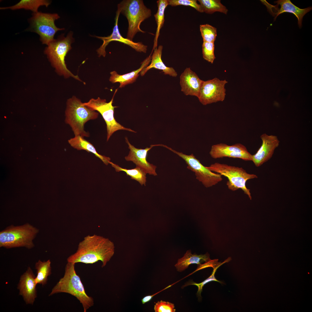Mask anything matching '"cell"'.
I'll return each mask as SVG.
<instances>
[{
  "label": "cell",
  "instance_id": "obj_1",
  "mask_svg": "<svg viewBox=\"0 0 312 312\" xmlns=\"http://www.w3.org/2000/svg\"><path fill=\"white\" fill-rule=\"evenodd\" d=\"M114 243L109 239L94 234L85 237L78 245L75 253L67 259L68 262L93 264L99 261L102 267L107 265L115 252Z\"/></svg>",
  "mask_w": 312,
  "mask_h": 312
},
{
  "label": "cell",
  "instance_id": "obj_2",
  "mask_svg": "<svg viewBox=\"0 0 312 312\" xmlns=\"http://www.w3.org/2000/svg\"><path fill=\"white\" fill-rule=\"evenodd\" d=\"M75 264L68 262L64 276L52 289L49 296L60 293L69 294L76 297L81 304L84 312L93 306V298L86 293L79 276L76 273Z\"/></svg>",
  "mask_w": 312,
  "mask_h": 312
},
{
  "label": "cell",
  "instance_id": "obj_3",
  "mask_svg": "<svg viewBox=\"0 0 312 312\" xmlns=\"http://www.w3.org/2000/svg\"><path fill=\"white\" fill-rule=\"evenodd\" d=\"M73 33L70 31L66 37L64 34L58 36L50 42L44 51L52 66L60 75L68 78L72 77L81 81H82L78 76L73 75L67 68L65 57L72 49L71 44L74 41Z\"/></svg>",
  "mask_w": 312,
  "mask_h": 312
},
{
  "label": "cell",
  "instance_id": "obj_4",
  "mask_svg": "<svg viewBox=\"0 0 312 312\" xmlns=\"http://www.w3.org/2000/svg\"><path fill=\"white\" fill-rule=\"evenodd\" d=\"M66 122L72 128L75 136L89 137V133L84 130L85 124L90 120L97 118L98 113L83 104L75 96L68 99L66 110Z\"/></svg>",
  "mask_w": 312,
  "mask_h": 312
},
{
  "label": "cell",
  "instance_id": "obj_5",
  "mask_svg": "<svg viewBox=\"0 0 312 312\" xmlns=\"http://www.w3.org/2000/svg\"><path fill=\"white\" fill-rule=\"evenodd\" d=\"M39 230L28 223L14 226L11 225L0 232V247L6 248L25 247L33 248V240Z\"/></svg>",
  "mask_w": 312,
  "mask_h": 312
},
{
  "label": "cell",
  "instance_id": "obj_6",
  "mask_svg": "<svg viewBox=\"0 0 312 312\" xmlns=\"http://www.w3.org/2000/svg\"><path fill=\"white\" fill-rule=\"evenodd\" d=\"M117 10L127 18L128 27L127 38L132 40L138 32L145 31L140 28L141 23L151 15V10L142 0H124L118 4Z\"/></svg>",
  "mask_w": 312,
  "mask_h": 312
},
{
  "label": "cell",
  "instance_id": "obj_7",
  "mask_svg": "<svg viewBox=\"0 0 312 312\" xmlns=\"http://www.w3.org/2000/svg\"><path fill=\"white\" fill-rule=\"evenodd\" d=\"M206 167L212 172L227 177L228 181L226 185L229 189L235 191L241 189L251 200L250 190L246 187V183L249 179L257 178L258 177L256 175L248 173L242 167L217 162Z\"/></svg>",
  "mask_w": 312,
  "mask_h": 312
},
{
  "label": "cell",
  "instance_id": "obj_8",
  "mask_svg": "<svg viewBox=\"0 0 312 312\" xmlns=\"http://www.w3.org/2000/svg\"><path fill=\"white\" fill-rule=\"evenodd\" d=\"M60 18L56 13H49L38 12L33 13L30 18L31 29L40 37L42 44L47 45L54 39L55 33L58 31L63 30L55 25V21Z\"/></svg>",
  "mask_w": 312,
  "mask_h": 312
},
{
  "label": "cell",
  "instance_id": "obj_9",
  "mask_svg": "<svg viewBox=\"0 0 312 312\" xmlns=\"http://www.w3.org/2000/svg\"><path fill=\"white\" fill-rule=\"evenodd\" d=\"M117 91H115L113 96L110 102H106L105 99L99 97L96 99H91L88 102L83 103V104L92 109L98 111L102 116L106 125L107 130V139L108 141L112 134L119 130H125L136 133L131 129L125 127L118 122L114 116V109L117 107L112 105L114 96Z\"/></svg>",
  "mask_w": 312,
  "mask_h": 312
},
{
  "label": "cell",
  "instance_id": "obj_10",
  "mask_svg": "<svg viewBox=\"0 0 312 312\" xmlns=\"http://www.w3.org/2000/svg\"><path fill=\"white\" fill-rule=\"evenodd\" d=\"M162 145V146L168 149L183 159L187 165V168L195 173L196 179L205 187H211L222 180L221 174L214 173L209 170L193 154L187 155L177 151L166 145Z\"/></svg>",
  "mask_w": 312,
  "mask_h": 312
},
{
  "label": "cell",
  "instance_id": "obj_11",
  "mask_svg": "<svg viewBox=\"0 0 312 312\" xmlns=\"http://www.w3.org/2000/svg\"><path fill=\"white\" fill-rule=\"evenodd\" d=\"M226 80H220L217 78L203 81L199 96L200 102L206 105L219 101H223L226 96Z\"/></svg>",
  "mask_w": 312,
  "mask_h": 312
},
{
  "label": "cell",
  "instance_id": "obj_12",
  "mask_svg": "<svg viewBox=\"0 0 312 312\" xmlns=\"http://www.w3.org/2000/svg\"><path fill=\"white\" fill-rule=\"evenodd\" d=\"M120 13V12L117 10L116 12L114 26L112 32L110 35L106 37L94 36L102 40L103 42L102 44L96 50L99 57L101 56L105 57L106 55V47L110 42L112 41H117L123 43L131 47L138 52L144 53L146 52L147 46L144 45L141 42H134L127 38H124L121 35L118 25V20Z\"/></svg>",
  "mask_w": 312,
  "mask_h": 312
},
{
  "label": "cell",
  "instance_id": "obj_13",
  "mask_svg": "<svg viewBox=\"0 0 312 312\" xmlns=\"http://www.w3.org/2000/svg\"><path fill=\"white\" fill-rule=\"evenodd\" d=\"M209 153L211 157L214 159L228 157L239 158L246 161L252 160V155L245 146L239 143L231 145L223 143L213 145Z\"/></svg>",
  "mask_w": 312,
  "mask_h": 312
},
{
  "label": "cell",
  "instance_id": "obj_14",
  "mask_svg": "<svg viewBox=\"0 0 312 312\" xmlns=\"http://www.w3.org/2000/svg\"><path fill=\"white\" fill-rule=\"evenodd\" d=\"M262 3L265 5L267 11L273 16L275 20L280 14L284 12L293 14L297 17L298 24L299 27L302 26L303 18L304 15L312 9L310 7L304 9H301L293 4L290 0H279L275 1L276 5L269 3L266 0H260Z\"/></svg>",
  "mask_w": 312,
  "mask_h": 312
},
{
  "label": "cell",
  "instance_id": "obj_15",
  "mask_svg": "<svg viewBox=\"0 0 312 312\" xmlns=\"http://www.w3.org/2000/svg\"><path fill=\"white\" fill-rule=\"evenodd\" d=\"M125 140L130 150L129 154L125 158V160L127 161H132L136 165V166L141 168L146 174L154 176L157 175L156 172L157 166L148 162L146 160V157L148 151L154 146H159V144L152 145L150 147H146L144 149H139L131 144L127 137L125 138Z\"/></svg>",
  "mask_w": 312,
  "mask_h": 312
},
{
  "label": "cell",
  "instance_id": "obj_16",
  "mask_svg": "<svg viewBox=\"0 0 312 312\" xmlns=\"http://www.w3.org/2000/svg\"><path fill=\"white\" fill-rule=\"evenodd\" d=\"M260 138L261 145L256 153L252 155V161L257 167L261 166L272 157L280 142L277 136L274 135L265 133L261 135Z\"/></svg>",
  "mask_w": 312,
  "mask_h": 312
},
{
  "label": "cell",
  "instance_id": "obj_17",
  "mask_svg": "<svg viewBox=\"0 0 312 312\" xmlns=\"http://www.w3.org/2000/svg\"><path fill=\"white\" fill-rule=\"evenodd\" d=\"M34 274L30 267L21 276L18 285L19 294L27 304L32 305L37 297V285Z\"/></svg>",
  "mask_w": 312,
  "mask_h": 312
},
{
  "label": "cell",
  "instance_id": "obj_18",
  "mask_svg": "<svg viewBox=\"0 0 312 312\" xmlns=\"http://www.w3.org/2000/svg\"><path fill=\"white\" fill-rule=\"evenodd\" d=\"M180 79L181 91L185 95L198 98L203 81L190 68L185 69L181 74Z\"/></svg>",
  "mask_w": 312,
  "mask_h": 312
},
{
  "label": "cell",
  "instance_id": "obj_19",
  "mask_svg": "<svg viewBox=\"0 0 312 312\" xmlns=\"http://www.w3.org/2000/svg\"><path fill=\"white\" fill-rule=\"evenodd\" d=\"M152 53L151 52L149 56L142 62L140 67L137 70L122 75L118 74L115 71L111 72L109 81L113 83L119 82L120 88L134 82L139 76V73L148 66L151 62Z\"/></svg>",
  "mask_w": 312,
  "mask_h": 312
},
{
  "label": "cell",
  "instance_id": "obj_20",
  "mask_svg": "<svg viewBox=\"0 0 312 312\" xmlns=\"http://www.w3.org/2000/svg\"><path fill=\"white\" fill-rule=\"evenodd\" d=\"M163 48L162 45H160L158 47L154 49L151 56V63L140 72L142 76L144 75L148 70L154 68L162 70L165 75H168L173 77L177 76V73L174 68L171 67L167 66L162 60Z\"/></svg>",
  "mask_w": 312,
  "mask_h": 312
},
{
  "label": "cell",
  "instance_id": "obj_21",
  "mask_svg": "<svg viewBox=\"0 0 312 312\" xmlns=\"http://www.w3.org/2000/svg\"><path fill=\"white\" fill-rule=\"evenodd\" d=\"M68 142L71 146L77 150H84L94 154L106 165H108L110 161L109 157L98 153L93 145L80 135L75 136L74 138L69 139Z\"/></svg>",
  "mask_w": 312,
  "mask_h": 312
},
{
  "label": "cell",
  "instance_id": "obj_22",
  "mask_svg": "<svg viewBox=\"0 0 312 312\" xmlns=\"http://www.w3.org/2000/svg\"><path fill=\"white\" fill-rule=\"evenodd\" d=\"M210 260L209 255L208 253L204 255L192 254L191 250H189L182 257L178 259L175 266L178 271L181 272L187 268L191 264H196L198 265L202 263L207 262Z\"/></svg>",
  "mask_w": 312,
  "mask_h": 312
},
{
  "label": "cell",
  "instance_id": "obj_23",
  "mask_svg": "<svg viewBox=\"0 0 312 312\" xmlns=\"http://www.w3.org/2000/svg\"><path fill=\"white\" fill-rule=\"evenodd\" d=\"M50 3V1L46 0H21L14 5L1 7L0 9L1 10L10 9L12 10L23 9L36 13L38 12V9L40 6H45L47 7Z\"/></svg>",
  "mask_w": 312,
  "mask_h": 312
},
{
  "label": "cell",
  "instance_id": "obj_24",
  "mask_svg": "<svg viewBox=\"0 0 312 312\" xmlns=\"http://www.w3.org/2000/svg\"><path fill=\"white\" fill-rule=\"evenodd\" d=\"M157 3L158 9L154 16L157 25V28L154 40V44L152 51L157 47L158 39L160 35L161 29L163 26L164 21L165 10L169 5L168 0H159Z\"/></svg>",
  "mask_w": 312,
  "mask_h": 312
},
{
  "label": "cell",
  "instance_id": "obj_25",
  "mask_svg": "<svg viewBox=\"0 0 312 312\" xmlns=\"http://www.w3.org/2000/svg\"><path fill=\"white\" fill-rule=\"evenodd\" d=\"M37 275L35 281L37 284L43 286L47 283L48 277L51 274V261L50 260L42 261L39 260L35 265Z\"/></svg>",
  "mask_w": 312,
  "mask_h": 312
},
{
  "label": "cell",
  "instance_id": "obj_26",
  "mask_svg": "<svg viewBox=\"0 0 312 312\" xmlns=\"http://www.w3.org/2000/svg\"><path fill=\"white\" fill-rule=\"evenodd\" d=\"M109 164L114 168L116 172H119L121 171L124 172L127 176H129L131 177V179L138 181L142 185H145L146 182V174L139 167L136 166L134 168L127 169L125 168H122L118 165L111 161L110 162Z\"/></svg>",
  "mask_w": 312,
  "mask_h": 312
},
{
  "label": "cell",
  "instance_id": "obj_27",
  "mask_svg": "<svg viewBox=\"0 0 312 312\" xmlns=\"http://www.w3.org/2000/svg\"><path fill=\"white\" fill-rule=\"evenodd\" d=\"M202 6L203 12L211 14L218 12L226 14L228 10L219 0H198Z\"/></svg>",
  "mask_w": 312,
  "mask_h": 312
},
{
  "label": "cell",
  "instance_id": "obj_28",
  "mask_svg": "<svg viewBox=\"0 0 312 312\" xmlns=\"http://www.w3.org/2000/svg\"><path fill=\"white\" fill-rule=\"evenodd\" d=\"M200 29L203 41L214 42L217 36L216 28L209 24L201 25Z\"/></svg>",
  "mask_w": 312,
  "mask_h": 312
},
{
  "label": "cell",
  "instance_id": "obj_29",
  "mask_svg": "<svg viewBox=\"0 0 312 312\" xmlns=\"http://www.w3.org/2000/svg\"><path fill=\"white\" fill-rule=\"evenodd\" d=\"M202 47L203 58L208 62L213 64L216 58L214 54V43L203 41Z\"/></svg>",
  "mask_w": 312,
  "mask_h": 312
},
{
  "label": "cell",
  "instance_id": "obj_30",
  "mask_svg": "<svg viewBox=\"0 0 312 312\" xmlns=\"http://www.w3.org/2000/svg\"><path fill=\"white\" fill-rule=\"evenodd\" d=\"M169 5L172 6L178 5L189 6L192 7L201 13L203 12L200 5L196 0H168Z\"/></svg>",
  "mask_w": 312,
  "mask_h": 312
},
{
  "label": "cell",
  "instance_id": "obj_31",
  "mask_svg": "<svg viewBox=\"0 0 312 312\" xmlns=\"http://www.w3.org/2000/svg\"><path fill=\"white\" fill-rule=\"evenodd\" d=\"M154 309L155 312H174L176 311L173 304L162 300L155 303Z\"/></svg>",
  "mask_w": 312,
  "mask_h": 312
},
{
  "label": "cell",
  "instance_id": "obj_32",
  "mask_svg": "<svg viewBox=\"0 0 312 312\" xmlns=\"http://www.w3.org/2000/svg\"><path fill=\"white\" fill-rule=\"evenodd\" d=\"M216 269L217 268L214 270H213V273L212 274L211 276L209 277L207 279H206L202 283H199V284L196 283H192V282L191 283H191V284H190V285H195L196 286H197L198 287V291L197 292V294L198 295H200L201 293V292L202 291L203 287L204 286V285L205 284H206L207 283H208V282H209L210 281H218L216 279V278H215V276H214L215 272L216 271Z\"/></svg>",
  "mask_w": 312,
  "mask_h": 312
},
{
  "label": "cell",
  "instance_id": "obj_33",
  "mask_svg": "<svg viewBox=\"0 0 312 312\" xmlns=\"http://www.w3.org/2000/svg\"><path fill=\"white\" fill-rule=\"evenodd\" d=\"M157 294L156 293L152 295H147L144 296L141 300V302L142 304H144L150 301Z\"/></svg>",
  "mask_w": 312,
  "mask_h": 312
}]
</instances>
